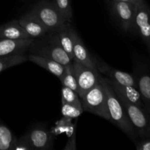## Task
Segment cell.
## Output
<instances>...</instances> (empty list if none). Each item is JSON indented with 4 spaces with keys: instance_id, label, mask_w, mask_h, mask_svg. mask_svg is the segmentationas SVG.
Here are the masks:
<instances>
[{
    "instance_id": "4fadbf2b",
    "label": "cell",
    "mask_w": 150,
    "mask_h": 150,
    "mask_svg": "<svg viewBox=\"0 0 150 150\" xmlns=\"http://www.w3.org/2000/svg\"><path fill=\"white\" fill-rule=\"evenodd\" d=\"M34 39H0V57L28 51Z\"/></svg>"
},
{
    "instance_id": "9a60e30c",
    "label": "cell",
    "mask_w": 150,
    "mask_h": 150,
    "mask_svg": "<svg viewBox=\"0 0 150 150\" xmlns=\"http://www.w3.org/2000/svg\"><path fill=\"white\" fill-rule=\"evenodd\" d=\"M107 81L110 84V86L114 89V92L119 95L124 97L126 100L130 102L131 103L135 104L139 107L145 108L144 105L142 102L141 95L139 93V89L137 87H135L133 86H129V85L120 84L115 81L110 80V79L105 78ZM146 109V108H145Z\"/></svg>"
},
{
    "instance_id": "52a82bcc",
    "label": "cell",
    "mask_w": 150,
    "mask_h": 150,
    "mask_svg": "<svg viewBox=\"0 0 150 150\" xmlns=\"http://www.w3.org/2000/svg\"><path fill=\"white\" fill-rule=\"evenodd\" d=\"M111 12L118 24L124 32L132 31L137 3L121 0H110Z\"/></svg>"
},
{
    "instance_id": "2e32d148",
    "label": "cell",
    "mask_w": 150,
    "mask_h": 150,
    "mask_svg": "<svg viewBox=\"0 0 150 150\" xmlns=\"http://www.w3.org/2000/svg\"><path fill=\"white\" fill-rule=\"evenodd\" d=\"M57 32L62 47L73 60V43L76 31L72 26L71 22H65L57 29Z\"/></svg>"
},
{
    "instance_id": "f1b7e54d",
    "label": "cell",
    "mask_w": 150,
    "mask_h": 150,
    "mask_svg": "<svg viewBox=\"0 0 150 150\" xmlns=\"http://www.w3.org/2000/svg\"><path fill=\"white\" fill-rule=\"evenodd\" d=\"M133 1H134L136 3H138V2H140V1H144V0H133Z\"/></svg>"
},
{
    "instance_id": "44dd1931",
    "label": "cell",
    "mask_w": 150,
    "mask_h": 150,
    "mask_svg": "<svg viewBox=\"0 0 150 150\" xmlns=\"http://www.w3.org/2000/svg\"><path fill=\"white\" fill-rule=\"evenodd\" d=\"M59 80L62 86L70 88L78 94V85L73 70V62L64 65V72Z\"/></svg>"
},
{
    "instance_id": "7a4b0ae2",
    "label": "cell",
    "mask_w": 150,
    "mask_h": 150,
    "mask_svg": "<svg viewBox=\"0 0 150 150\" xmlns=\"http://www.w3.org/2000/svg\"><path fill=\"white\" fill-rule=\"evenodd\" d=\"M28 51L29 54L55 60L63 65L73 62L62 47L57 30L51 31L40 38L34 39Z\"/></svg>"
},
{
    "instance_id": "603a6c76",
    "label": "cell",
    "mask_w": 150,
    "mask_h": 150,
    "mask_svg": "<svg viewBox=\"0 0 150 150\" xmlns=\"http://www.w3.org/2000/svg\"><path fill=\"white\" fill-rule=\"evenodd\" d=\"M62 103H68L70 105L82 107L81 100L75 91L66 86L62 88Z\"/></svg>"
},
{
    "instance_id": "8992f818",
    "label": "cell",
    "mask_w": 150,
    "mask_h": 150,
    "mask_svg": "<svg viewBox=\"0 0 150 150\" xmlns=\"http://www.w3.org/2000/svg\"><path fill=\"white\" fill-rule=\"evenodd\" d=\"M48 30L56 31L66 21L54 3L42 1L31 10Z\"/></svg>"
},
{
    "instance_id": "e0dca14e",
    "label": "cell",
    "mask_w": 150,
    "mask_h": 150,
    "mask_svg": "<svg viewBox=\"0 0 150 150\" xmlns=\"http://www.w3.org/2000/svg\"><path fill=\"white\" fill-rule=\"evenodd\" d=\"M0 39L21 40L32 38L19 23L18 20H13L0 26Z\"/></svg>"
},
{
    "instance_id": "5bb4252c",
    "label": "cell",
    "mask_w": 150,
    "mask_h": 150,
    "mask_svg": "<svg viewBox=\"0 0 150 150\" xmlns=\"http://www.w3.org/2000/svg\"><path fill=\"white\" fill-rule=\"evenodd\" d=\"M73 52V61L78 62L80 64L86 66L88 67H90L92 69H94V70H98L95 62L94 60V57H92L90 55V54L85 47V45L83 44L81 38L79 36V34L77 33V32L75 35Z\"/></svg>"
},
{
    "instance_id": "30bf717a",
    "label": "cell",
    "mask_w": 150,
    "mask_h": 150,
    "mask_svg": "<svg viewBox=\"0 0 150 150\" xmlns=\"http://www.w3.org/2000/svg\"><path fill=\"white\" fill-rule=\"evenodd\" d=\"M94 60L99 73L105 76V78L120 84L129 85L138 88L137 82L133 74L117 70L98 57H94Z\"/></svg>"
},
{
    "instance_id": "8fae6325",
    "label": "cell",
    "mask_w": 150,
    "mask_h": 150,
    "mask_svg": "<svg viewBox=\"0 0 150 150\" xmlns=\"http://www.w3.org/2000/svg\"><path fill=\"white\" fill-rule=\"evenodd\" d=\"M133 74L136 78L142 102L150 114V69L143 63H138Z\"/></svg>"
},
{
    "instance_id": "ba28073f",
    "label": "cell",
    "mask_w": 150,
    "mask_h": 150,
    "mask_svg": "<svg viewBox=\"0 0 150 150\" xmlns=\"http://www.w3.org/2000/svg\"><path fill=\"white\" fill-rule=\"evenodd\" d=\"M73 64L78 85V95L81 98L88 90L100 81L101 76L98 70L86 67L78 62L73 61Z\"/></svg>"
},
{
    "instance_id": "ffe728a7",
    "label": "cell",
    "mask_w": 150,
    "mask_h": 150,
    "mask_svg": "<svg viewBox=\"0 0 150 150\" xmlns=\"http://www.w3.org/2000/svg\"><path fill=\"white\" fill-rule=\"evenodd\" d=\"M72 119L62 117L61 120L57 121L55 126L51 129V132L54 136H59L62 133H65L67 137H70L74 133H76V124L72 123Z\"/></svg>"
},
{
    "instance_id": "3957f363",
    "label": "cell",
    "mask_w": 150,
    "mask_h": 150,
    "mask_svg": "<svg viewBox=\"0 0 150 150\" xmlns=\"http://www.w3.org/2000/svg\"><path fill=\"white\" fill-rule=\"evenodd\" d=\"M55 136L44 127H34L18 139L16 150H49Z\"/></svg>"
},
{
    "instance_id": "4316f807",
    "label": "cell",
    "mask_w": 150,
    "mask_h": 150,
    "mask_svg": "<svg viewBox=\"0 0 150 150\" xmlns=\"http://www.w3.org/2000/svg\"><path fill=\"white\" fill-rule=\"evenodd\" d=\"M64 150H75L76 149V133H73L70 137H69L66 146L64 147Z\"/></svg>"
},
{
    "instance_id": "d6986e66",
    "label": "cell",
    "mask_w": 150,
    "mask_h": 150,
    "mask_svg": "<svg viewBox=\"0 0 150 150\" xmlns=\"http://www.w3.org/2000/svg\"><path fill=\"white\" fill-rule=\"evenodd\" d=\"M18 139L0 120V150H16Z\"/></svg>"
},
{
    "instance_id": "83f0119b",
    "label": "cell",
    "mask_w": 150,
    "mask_h": 150,
    "mask_svg": "<svg viewBox=\"0 0 150 150\" xmlns=\"http://www.w3.org/2000/svg\"><path fill=\"white\" fill-rule=\"evenodd\" d=\"M121 1H129V2H134V3H136V2H135L134 1H133V0H121Z\"/></svg>"
},
{
    "instance_id": "d4e9b609",
    "label": "cell",
    "mask_w": 150,
    "mask_h": 150,
    "mask_svg": "<svg viewBox=\"0 0 150 150\" xmlns=\"http://www.w3.org/2000/svg\"><path fill=\"white\" fill-rule=\"evenodd\" d=\"M82 107H78L76 105H70L68 103H62L61 112L62 117L70 119H76L83 113Z\"/></svg>"
},
{
    "instance_id": "9c48e42d",
    "label": "cell",
    "mask_w": 150,
    "mask_h": 150,
    "mask_svg": "<svg viewBox=\"0 0 150 150\" xmlns=\"http://www.w3.org/2000/svg\"><path fill=\"white\" fill-rule=\"evenodd\" d=\"M131 32L139 35L146 45L150 42V7L145 0L137 3Z\"/></svg>"
},
{
    "instance_id": "cb8c5ba5",
    "label": "cell",
    "mask_w": 150,
    "mask_h": 150,
    "mask_svg": "<svg viewBox=\"0 0 150 150\" xmlns=\"http://www.w3.org/2000/svg\"><path fill=\"white\" fill-rule=\"evenodd\" d=\"M55 5L66 21L71 22L73 11L70 0H55Z\"/></svg>"
},
{
    "instance_id": "ac0fdd59",
    "label": "cell",
    "mask_w": 150,
    "mask_h": 150,
    "mask_svg": "<svg viewBox=\"0 0 150 150\" xmlns=\"http://www.w3.org/2000/svg\"><path fill=\"white\" fill-rule=\"evenodd\" d=\"M28 60L38 64L40 67L45 69V70H48V72L52 73L53 75L57 76L59 79H60L61 76H62L64 65L60 64V63L55 61V60L32 54H29L28 55Z\"/></svg>"
},
{
    "instance_id": "6da1fadb",
    "label": "cell",
    "mask_w": 150,
    "mask_h": 150,
    "mask_svg": "<svg viewBox=\"0 0 150 150\" xmlns=\"http://www.w3.org/2000/svg\"><path fill=\"white\" fill-rule=\"evenodd\" d=\"M100 81L105 91L107 106L111 119L110 122L118 127L123 133H125L135 142L138 136L121 101L107 81L105 77L103 78L101 76Z\"/></svg>"
},
{
    "instance_id": "277c9868",
    "label": "cell",
    "mask_w": 150,
    "mask_h": 150,
    "mask_svg": "<svg viewBox=\"0 0 150 150\" xmlns=\"http://www.w3.org/2000/svg\"><path fill=\"white\" fill-rule=\"evenodd\" d=\"M81 100L83 111L99 116L110 122L111 119L107 106L105 91L100 80L88 90Z\"/></svg>"
},
{
    "instance_id": "7c38bea8",
    "label": "cell",
    "mask_w": 150,
    "mask_h": 150,
    "mask_svg": "<svg viewBox=\"0 0 150 150\" xmlns=\"http://www.w3.org/2000/svg\"><path fill=\"white\" fill-rule=\"evenodd\" d=\"M18 22L32 39L40 38L48 32V30L41 23L32 10L22 16Z\"/></svg>"
},
{
    "instance_id": "f546056e",
    "label": "cell",
    "mask_w": 150,
    "mask_h": 150,
    "mask_svg": "<svg viewBox=\"0 0 150 150\" xmlns=\"http://www.w3.org/2000/svg\"><path fill=\"white\" fill-rule=\"evenodd\" d=\"M147 46L149 47V52H150V42H149V43L147 44Z\"/></svg>"
},
{
    "instance_id": "5b68a950",
    "label": "cell",
    "mask_w": 150,
    "mask_h": 150,
    "mask_svg": "<svg viewBox=\"0 0 150 150\" xmlns=\"http://www.w3.org/2000/svg\"><path fill=\"white\" fill-rule=\"evenodd\" d=\"M117 95L124 106L138 137L141 139L150 138L149 113L145 108L129 102L122 95L119 94H117Z\"/></svg>"
},
{
    "instance_id": "7402d4cb",
    "label": "cell",
    "mask_w": 150,
    "mask_h": 150,
    "mask_svg": "<svg viewBox=\"0 0 150 150\" xmlns=\"http://www.w3.org/2000/svg\"><path fill=\"white\" fill-rule=\"evenodd\" d=\"M28 60V55L25 54H16L0 57V73L13 66L22 64Z\"/></svg>"
},
{
    "instance_id": "484cf974",
    "label": "cell",
    "mask_w": 150,
    "mask_h": 150,
    "mask_svg": "<svg viewBox=\"0 0 150 150\" xmlns=\"http://www.w3.org/2000/svg\"><path fill=\"white\" fill-rule=\"evenodd\" d=\"M137 150H150V138L142 139L138 142H135Z\"/></svg>"
}]
</instances>
